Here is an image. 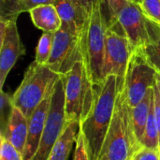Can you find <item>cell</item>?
Instances as JSON below:
<instances>
[{"label":"cell","mask_w":160,"mask_h":160,"mask_svg":"<svg viewBox=\"0 0 160 160\" xmlns=\"http://www.w3.org/2000/svg\"><path fill=\"white\" fill-rule=\"evenodd\" d=\"M73 160H90L88 153H87V148H86V143H85L83 134L80 129H79V132L77 134L76 146H75Z\"/></svg>","instance_id":"4316f807"},{"label":"cell","mask_w":160,"mask_h":160,"mask_svg":"<svg viewBox=\"0 0 160 160\" xmlns=\"http://www.w3.org/2000/svg\"><path fill=\"white\" fill-rule=\"evenodd\" d=\"M140 0H102L103 4L107 7L109 13L108 25H112L115 22V19L119 11L128 3H139Z\"/></svg>","instance_id":"cb8c5ba5"},{"label":"cell","mask_w":160,"mask_h":160,"mask_svg":"<svg viewBox=\"0 0 160 160\" xmlns=\"http://www.w3.org/2000/svg\"><path fill=\"white\" fill-rule=\"evenodd\" d=\"M63 78L66 121H77L81 124L91 112L95 96L94 84L84 62L77 61Z\"/></svg>","instance_id":"5b68a950"},{"label":"cell","mask_w":160,"mask_h":160,"mask_svg":"<svg viewBox=\"0 0 160 160\" xmlns=\"http://www.w3.org/2000/svg\"><path fill=\"white\" fill-rule=\"evenodd\" d=\"M52 95H49L33 112L28 119V134L25 148L22 154L23 160H32L38 148V144L47 121Z\"/></svg>","instance_id":"7c38bea8"},{"label":"cell","mask_w":160,"mask_h":160,"mask_svg":"<svg viewBox=\"0 0 160 160\" xmlns=\"http://www.w3.org/2000/svg\"><path fill=\"white\" fill-rule=\"evenodd\" d=\"M108 26L107 18L103 13L102 0H98L94 4L81 33L82 61L94 86L103 82L102 69Z\"/></svg>","instance_id":"7a4b0ae2"},{"label":"cell","mask_w":160,"mask_h":160,"mask_svg":"<svg viewBox=\"0 0 160 160\" xmlns=\"http://www.w3.org/2000/svg\"><path fill=\"white\" fill-rule=\"evenodd\" d=\"M152 103H153V87L148 90L143 99L138 105L131 108V122H132L135 136L140 143L144 134Z\"/></svg>","instance_id":"e0dca14e"},{"label":"cell","mask_w":160,"mask_h":160,"mask_svg":"<svg viewBox=\"0 0 160 160\" xmlns=\"http://www.w3.org/2000/svg\"><path fill=\"white\" fill-rule=\"evenodd\" d=\"M65 127V85L64 78L60 76L54 84L45 128L38 148L32 160H48L52 148L61 137Z\"/></svg>","instance_id":"8992f818"},{"label":"cell","mask_w":160,"mask_h":160,"mask_svg":"<svg viewBox=\"0 0 160 160\" xmlns=\"http://www.w3.org/2000/svg\"><path fill=\"white\" fill-rule=\"evenodd\" d=\"M114 23L121 27L128 38L131 52L145 48L160 31L145 17L138 3L127 4L117 14Z\"/></svg>","instance_id":"52a82bcc"},{"label":"cell","mask_w":160,"mask_h":160,"mask_svg":"<svg viewBox=\"0 0 160 160\" xmlns=\"http://www.w3.org/2000/svg\"><path fill=\"white\" fill-rule=\"evenodd\" d=\"M141 144L155 150L159 151V136L157 128V123L155 119V112H154V100L151 106L150 113L148 116V120L146 123L144 134L141 140ZM160 152V151H159Z\"/></svg>","instance_id":"ac0fdd59"},{"label":"cell","mask_w":160,"mask_h":160,"mask_svg":"<svg viewBox=\"0 0 160 160\" xmlns=\"http://www.w3.org/2000/svg\"><path fill=\"white\" fill-rule=\"evenodd\" d=\"M140 145L131 122V108L123 90L117 96L114 112L99 160H128Z\"/></svg>","instance_id":"3957f363"},{"label":"cell","mask_w":160,"mask_h":160,"mask_svg":"<svg viewBox=\"0 0 160 160\" xmlns=\"http://www.w3.org/2000/svg\"><path fill=\"white\" fill-rule=\"evenodd\" d=\"M24 53L16 21H0V90L19 57Z\"/></svg>","instance_id":"8fae6325"},{"label":"cell","mask_w":160,"mask_h":160,"mask_svg":"<svg viewBox=\"0 0 160 160\" xmlns=\"http://www.w3.org/2000/svg\"><path fill=\"white\" fill-rule=\"evenodd\" d=\"M97 1L98 0H73V2L76 3L87 16L90 14L92 8Z\"/></svg>","instance_id":"f546056e"},{"label":"cell","mask_w":160,"mask_h":160,"mask_svg":"<svg viewBox=\"0 0 160 160\" xmlns=\"http://www.w3.org/2000/svg\"><path fill=\"white\" fill-rule=\"evenodd\" d=\"M53 38L54 33L43 32V34L39 38L38 46L36 48L35 62L39 65H47L52 49Z\"/></svg>","instance_id":"d6986e66"},{"label":"cell","mask_w":160,"mask_h":160,"mask_svg":"<svg viewBox=\"0 0 160 160\" xmlns=\"http://www.w3.org/2000/svg\"><path fill=\"white\" fill-rule=\"evenodd\" d=\"M56 0H21V10L22 12L31 10L34 8L44 6V5H53Z\"/></svg>","instance_id":"f1b7e54d"},{"label":"cell","mask_w":160,"mask_h":160,"mask_svg":"<svg viewBox=\"0 0 160 160\" xmlns=\"http://www.w3.org/2000/svg\"><path fill=\"white\" fill-rule=\"evenodd\" d=\"M13 100L12 96L0 90V125H1V134L6 131L9 117L13 110Z\"/></svg>","instance_id":"ffe728a7"},{"label":"cell","mask_w":160,"mask_h":160,"mask_svg":"<svg viewBox=\"0 0 160 160\" xmlns=\"http://www.w3.org/2000/svg\"><path fill=\"white\" fill-rule=\"evenodd\" d=\"M61 75L47 65L33 62L24 73V77L12 95L13 105L19 108L29 119L36 108L52 93Z\"/></svg>","instance_id":"277c9868"},{"label":"cell","mask_w":160,"mask_h":160,"mask_svg":"<svg viewBox=\"0 0 160 160\" xmlns=\"http://www.w3.org/2000/svg\"><path fill=\"white\" fill-rule=\"evenodd\" d=\"M138 4L145 17L160 28V0H140Z\"/></svg>","instance_id":"603a6c76"},{"label":"cell","mask_w":160,"mask_h":160,"mask_svg":"<svg viewBox=\"0 0 160 160\" xmlns=\"http://www.w3.org/2000/svg\"><path fill=\"white\" fill-rule=\"evenodd\" d=\"M119 92L115 75L107 76L100 84L94 86L92 110L80 124V130L83 134L90 160H99Z\"/></svg>","instance_id":"6da1fadb"},{"label":"cell","mask_w":160,"mask_h":160,"mask_svg":"<svg viewBox=\"0 0 160 160\" xmlns=\"http://www.w3.org/2000/svg\"><path fill=\"white\" fill-rule=\"evenodd\" d=\"M28 134V118L17 107H13L6 131L3 135L22 155L23 154Z\"/></svg>","instance_id":"5bb4252c"},{"label":"cell","mask_w":160,"mask_h":160,"mask_svg":"<svg viewBox=\"0 0 160 160\" xmlns=\"http://www.w3.org/2000/svg\"><path fill=\"white\" fill-rule=\"evenodd\" d=\"M157 71L148 61L142 49L131 52L124 91L130 108L138 105L156 82Z\"/></svg>","instance_id":"ba28073f"},{"label":"cell","mask_w":160,"mask_h":160,"mask_svg":"<svg viewBox=\"0 0 160 160\" xmlns=\"http://www.w3.org/2000/svg\"><path fill=\"white\" fill-rule=\"evenodd\" d=\"M128 160H160V152L141 144L132 153Z\"/></svg>","instance_id":"484cf974"},{"label":"cell","mask_w":160,"mask_h":160,"mask_svg":"<svg viewBox=\"0 0 160 160\" xmlns=\"http://www.w3.org/2000/svg\"><path fill=\"white\" fill-rule=\"evenodd\" d=\"M79 60H82L81 34L76 35L62 29L56 31L47 66L57 74L64 76Z\"/></svg>","instance_id":"30bf717a"},{"label":"cell","mask_w":160,"mask_h":160,"mask_svg":"<svg viewBox=\"0 0 160 160\" xmlns=\"http://www.w3.org/2000/svg\"><path fill=\"white\" fill-rule=\"evenodd\" d=\"M80 123L77 121H66V127L61 137L52 148L48 160H68L77 140Z\"/></svg>","instance_id":"9a60e30c"},{"label":"cell","mask_w":160,"mask_h":160,"mask_svg":"<svg viewBox=\"0 0 160 160\" xmlns=\"http://www.w3.org/2000/svg\"><path fill=\"white\" fill-rule=\"evenodd\" d=\"M130 55V45L124 33H120L116 30L114 24L108 26L102 76L104 81L107 76L115 75L117 77L120 92L125 88L126 73Z\"/></svg>","instance_id":"9c48e42d"},{"label":"cell","mask_w":160,"mask_h":160,"mask_svg":"<svg viewBox=\"0 0 160 160\" xmlns=\"http://www.w3.org/2000/svg\"><path fill=\"white\" fill-rule=\"evenodd\" d=\"M21 10V0H0V21H16Z\"/></svg>","instance_id":"44dd1931"},{"label":"cell","mask_w":160,"mask_h":160,"mask_svg":"<svg viewBox=\"0 0 160 160\" xmlns=\"http://www.w3.org/2000/svg\"><path fill=\"white\" fill-rule=\"evenodd\" d=\"M53 6L61 19L60 29L80 35L89 15L87 16L73 0H56Z\"/></svg>","instance_id":"4fadbf2b"},{"label":"cell","mask_w":160,"mask_h":160,"mask_svg":"<svg viewBox=\"0 0 160 160\" xmlns=\"http://www.w3.org/2000/svg\"><path fill=\"white\" fill-rule=\"evenodd\" d=\"M0 160H23L22 155L3 135H0Z\"/></svg>","instance_id":"d4e9b609"},{"label":"cell","mask_w":160,"mask_h":160,"mask_svg":"<svg viewBox=\"0 0 160 160\" xmlns=\"http://www.w3.org/2000/svg\"><path fill=\"white\" fill-rule=\"evenodd\" d=\"M142 50L157 73L160 74V31L154 39Z\"/></svg>","instance_id":"7402d4cb"},{"label":"cell","mask_w":160,"mask_h":160,"mask_svg":"<svg viewBox=\"0 0 160 160\" xmlns=\"http://www.w3.org/2000/svg\"><path fill=\"white\" fill-rule=\"evenodd\" d=\"M156 83H157V85L158 87V90H159L160 93V74H158V73H157V75H156Z\"/></svg>","instance_id":"4dcf8cb0"},{"label":"cell","mask_w":160,"mask_h":160,"mask_svg":"<svg viewBox=\"0 0 160 160\" xmlns=\"http://www.w3.org/2000/svg\"><path fill=\"white\" fill-rule=\"evenodd\" d=\"M34 25L43 32L55 33L61 27V19L53 5H44L29 10Z\"/></svg>","instance_id":"2e32d148"},{"label":"cell","mask_w":160,"mask_h":160,"mask_svg":"<svg viewBox=\"0 0 160 160\" xmlns=\"http://www.w3.org/2000/svg\"><path fill=\"white\" fill-rule=\"evenodd\" d=\"M153 100H154V112L157 123V128L159 136V151H160V93L157 83L153 86Z\"/></svg>","instance_id":"83f0119b"}]
</instances>
